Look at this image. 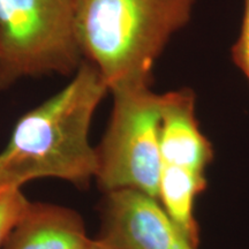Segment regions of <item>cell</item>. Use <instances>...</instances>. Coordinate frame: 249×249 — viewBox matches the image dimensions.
Returning a JSON list of instances; mask_svg holds the SVG:
<instances>
[{
  "mask_svg": "<svg viewBox=\"0 0 249 249\" xmlns=\"http://www.w3.org/2000/svg\"><path fill=\"white\" fill-rule=\"evenodd\" d=\"M82 249H113L111 246H108L107 242L103 241L102 239H95V240H91L89 239L88 242H87L85 247Z\"/></svg>",
  "mask_w": 249,
  "mask_h": 249,
  "instance_id": "11",
  "label": "cell"
},
{
  "mask_svg": "<svg viewBox=\"0 0 249 249\" xmlns=\"http://www.w3.org/2000/svg\"><path fill=\"white\" fill-rule=\"evenodd\" d=\"M89 238L75 210L30 202L0 249H82Z\"/></svg>",
  "mask_w": 249,
  "mask_h": 249,
  "instance_id": "7",
  "label": "cell"
},
{
  "mask_svg": "<svg viewBox=\"0 0 249 249\" xmlns=\"http://www.w3.org/2000/svg\"><path fill=\"white\" fill-rule=\"evenodd\" d=\"M105 194L99 239L113 249H196L158 198L130 188Z\"/></svg>",
  "mask_w": 249,
  "mask_h": 249,
  "instance_id": "5",
  "label": "cell"
},
{
  "mask_svg": "<svg viewBox=\"0 0 249 249\" xmlns=\"http://www.w3.org/2000/svg\"><path fill=\"white\" fill-rule=\"evenodd\" d=\"M107 91L97 68L86 60L64 89L21 117L0 152V191L39 178L88 186L97 170L90 124Z\"/></svg>",
  "mask_w": 249,
  "mask_h": 249,
  "instance_id": "1",
  "label": "cell"
},
{
  "mask_svg": "<svg viewBox=\"0 0 249 249\" xmlns=\"http://www.w3.org/2000/svg\"><path fill=\"white\" fill-rule=\"evenodd\" d=\"M30 201L21 188H6L0 191V248L15 224L29 207Z\"/></svg>",
  "mask_w": 249,
  "mask_h": 249,
  "instance_id": "9",
  "label": "cell"
},
{
  "mask_svg": "<svg viewBox=\"0 0 249 249\" xmlns=\"http://www.w3.org/2000/svg\"><path fill=\"white\" fill-rule=\"evenodd\" d=\"M71 0H0V89L82 64Z\"/></svg>",
  "mask_w": 249,
  "mask_h": 249,
  "instance_id": "3",
  "label": "cell"
},
{
  "mask_svg": "<svg viewBox=\"0 0 249 249\" xmlns=\"http://www.w3.org/2000/svg\"><path fill=\"white\" fill-rule=\"evenodd\" d=\"M77 42L108 91L150 86L151 71L194 0H71Z\"/></svg>",
  "mask_w": 249,
  "mask_h": 249,
  "instance_id": "2",
  "label": "cell"
},
{
  "mask_svg": "<svg viewBox=\"0 0 249 249\" xmlns=\"http://www.w3.org/2000/svg\"><path fill=\"white\" fill-rule=\"evenodd\" d=\"M205 186V174L180 167H160L158 201L195 247L200 240V231L195 218V201Z\"/></svg>",
  "mask_w": 249,
  "mask_h": 249,
  "instance_id": "8",
  "label": "cell"
},
{
  "mask_svg": "<svg viewBox=\"0 0 249 249\" xmlns=\"http://www.w3.org/2000/svg\"><path fill=\"white\" fill-rule=\"evenodd\" d=\"M232 59L249 81V0H245V14L238 39L232 48Z\"/></svg>",
  "mask_w": 249,
  "mask_h": 249,
  "instance_id": "10",
  "label": "cell"
},
{
  "mask_svg": "<svg viewBox=\"0 0 249 249\" xmlns=\"http://www.w3.org/2000/svg\"><path fill=\"white\" fill-rule=\"evenodd\" d=\"M160 151L161 166L205 174L213 158L211 143L195 117V95L181 89L161 95Z\"/></svg>",
  "mask_w": 249,
  "mask_h": 249,
  "instance_id": "6",
  "label": "cell"
},
{
  "mask_svg": "<svg viewBox=\"0 0 249 249\" xmlns=\"http://www.w3.org/2000/svg\"><path fill=\"white\" fill-rule=\"evenodd\" d=\"M112 95L110 124L96 148L95 179L105 193L130 188L158 198L161 95L150 86L118 89Z\"/></svg>",
  "mask_w": 249,
  "mask_h": 249,
  "instance_id": "4",
  "label": "cell"
}]
</instances>
